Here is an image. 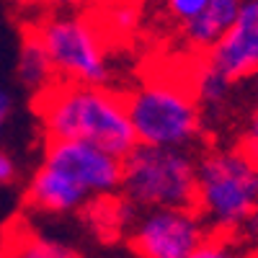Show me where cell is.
<instances>
[{"label": "cell", "instance_id": "obj_8", "mask_svg": "<svg viewBox=\"0 0 258 258\" xmlns=\"http://www.w3.org/2000/svg\"><path fill=\"white\" fill-rule=\"evenodd\" d=\"M204 59L232 83L253 78L258 70V0H240L235 21Z\"/></svg>", "mask_w": 258, "mask_h": 258}, {"label": "cell", "instance_id": "obj_17", "mask_svg": "<svg viewBox=\"0 0 258 258\" xmlns=\"http://www.w3.org/2000/svg\"><path fill=\"white\" fill-rule=\"evenodd\" d=\"M39 3L52 11H70V8H83L88 3H98V0H39Z\"/></svg>", "mask_w": 258, "mask_h": 258}, {"label": "cell", "instance_id": "obj_1", "mask_svg": "<svg viewBox=\"0 0 258 258\" xmlns=\"http://www.w3.org/2000/svg\"><path fill=\"white\" fill-rule=\"evenodd\" d=\"M34 111L44 124L47 140H83L116 158L137 145L124 93L103 85L54 78L34 93Z\"/></svg>", "mask_w": 258, "mask_h": 258}, {"label": "cell", "instance_id": "obj_5", "mask_svg": "<svg viewBox=\"0 0 258 258\" xmlns=\"http://www.w3.org/2000/svg\"><path fill=\"white\" fill-rule=\"evenodd\" d=\"M52 62L54 78L103 85L109 80L106 41L88 16L49 13L31 24Z\"/></svg>", "mask_w": 258, "mask_h": 258}, {"label": "cell", "instance_id": "obj_3", "mask_svg": "<svg viewBox=\"0 0 258 258\" xmlns=\"http://www.w3.org/2000/svg\"><path fill=\"white\" fill-rule=\"evenodd\" d=\"M124 103L140 145L191 147L202 140L204 116L191 78L145 80L137 91L124 93Z\"/></svg>", "mask_w": 258, "mask_h": 258}, {"label": "cell", "instance_id": "obj_15", "mask_svg": "<svg viewBox=\"0 0 258 258\" xmlns=\"http://www.w3.org/2000/svg\"><path fill=\"white\" fill-rule=\"evenodd\" d=\"M238 147L243 153H248L255 163H258V106L250 111L243 132H240V140H238Z\"/></svg>", "mask_w": 258, "mask_h": 258}, {"label": "cell", "instance_id": "obj_16", "mask_svg": "<svg viewBox=\"0 0 258 258\" xmlns=\"http://www.w3.org/2000/svg\"><path fill=\"white\" fill-rule=\"evenodd\" d=\"M11 181H16V163H13V158L8 153L0 150V186L11 183Z\"/></svg>", "mask_w": 258, "mask_h": 258}, {"label": "cell", "instance_id": "obj_22", "mask_svg": "<svg viewBox=\"0 0 258 258\" xmlns=\"http://www.w3.org/2000/svg\"><path fill=\"white\" fill-rule=\"evenodd\" d=\"M253 258H258V253H255V255H253Z\"/></svg>", "mask_w": 258, "mask_h": 258}, {"label": "cell", "instance_id": "obj_18", "mask_svg": "<svg viewBox=\"0 0 258 258\" xmlns=\"http://www.w3.org/2000/svg\"><path fill=\"white\" fill-rule=\"evenodd\" d=\"M240 232L245 235V238L253 243V245H258V209L250 214V217H248V222L240 227Z\"/></svg>", "mask_w": 258, "mask_h": 258}, {"label": "cell", "instance_id": "obj_12", "mask_svg": "<svg viewBox=\"0 0 258 258\" xmlns=\"http://www.w3.org/2000/svg\"><path fill=\"white\" fill-rule=\"evenodd\" d=\"M18 78L34 93L39 88H44L49 80H54L52 62H49L44 44H41V39L31 24L24 29V41H21V52H18Z\"/></svg>", "mask_w": 258, "mask_h": 258}, {"label": "cell", "instance_id": "obj_14", "mask_svg": "<svg viewBox=\"0 0 258 258\" xmlns=\"http://www.w3.org/2000/svg\"><path fill=\"white\" fill-rule=\"evenodd\" d=\"M204 6H207V0H165L168 16L173 21H178L181 26L186 24V21H191L194 16H199Z\"/></svg>", "mask_w": 258, "mask_h": 258}, {"label": "cell", "instance_id": "obj_11", "mask_svg": "<svg viewBox=\"0 0 258 258\" xmlns=\"http://www.w3.org/2000/svg\"><path fill=\"white\" fill-rule=\"evenodd\" d=\"M0 258H83L73 248L41 238L26 225H8L0 240Z\"/></svg>", "mask_w": 258, "mask_h": 258}, {"label": "cell", "instance_id": "obj_7", "mask_svg": "<svg viewBox=\"0 0 258 258\" xmlns=\"http://www.w3.org/2000/svg\"><path fill=\"white\" fill-rule=\"evenodd\" d=\"M44 163L68 173L91 197H106L121 181V158L83 140H47Z\"/></svg>", "mask_w": 258, "mask_h": 258}, {"label": "cell", "instance_id": "obj_10", "mask_svg": "<svg viewBox=\"0 0 258 258\" xmlns=\"http://www.w3.org/2000/svg\"><path fill=\"white\" fill-rule=\"evenodd\" d=\"M240 0H207L199 16L183 24V39L194 52L207 54L238 16Z\"/></svg>", "mask_w": 258, "mask_h": 258}, {"label": "cell", "instance_id": "obj_9", "mask_svg": "<svg viewBox=\"0 0 258 258\" xmlns=\"http://www.w3.org/2000/svg\"><path fill=\"white\" fill-rule=\"evenodd\" d=\"M88 199H91V194L78 181H73L68 173H62L59 168H54L49 163L41 165L26 186V204L44 214L75 212Z\"/></svg>", "mask_w": 258, "mask_h": 258}, {"label": "cell", "instance_id": "obj_13", "mask_svg": "<svg viewBox=\"0 0 258 258\" xmlns=\"http://www.w3.org/2000/svg\"><path fill=\"white\" fill-rule=\"evenodd\" d=\"M188 258H245V253L240 250V243L235 240V235L212 232Z\"/></svg>", "mask_w": 258, "mask_h": 258}, {"label": "cell", "instance_id": "obj_2", "mask_svg": "<svg viewBox=\"0 0 258 258\" xmlns=\"http://www.w3.org/2000/svg\"><path fill=\"white\" fill-rule=\"evenodd\" d=\"M194 209L212 232L238 235L258 209V163L232 147H209L197 158Z\"/></svg>", "mask_w": 258, "mask_h": 258}, {"label": "cell", "instance_id": "obj_6", "mask_svg": "<svg viewBox=\"0 0 258 258\" xmlns=\"http://www.w3.org/2000/svg\"><path fill=\"white\" fill-rule=\"evenodd\" d=\"M209 235L194 207H153L135 220L129 245L137 258H188Z\"/></svg>", "mask_w": 258, "mask_h": 258}, {"label": "cell", "instance_id": "obj_21", "mask_svg": "<svg viewBox=\"0 0 258 258\" xmlns=\"http://www.w3.org/2000/svg\"><path fill=\"white\" fill-rule=\"evenodd\" d=\"M13 3H18V6H31V3H39V0H13Z\"/></svg>", "mask_w": 258, "mask_h": 258}, {"label": "cell", "instance_id": "obj_20", "mask_svg": "<svg viewBox=\"0 0 258 258\" xmlns=\"http://www.w3.org/2000/svg\"><path fill=\"white\" fill-rule=\"evenodd\" d=\"M250 83H253V93H255V98H258V70L253 73V78H250Z\"/></svg>", "mask_w": 258, "mask_h": 258}, {"label": "cell", "instance_id": "obj_19", "mask_svg": "<svg viewBox=\"0 0 258 258\" xmlns=\"http://www.w3.org/2000/svg\"><path fill=\"white\" fill-rule=\"evenodd\" d=\"M11 109H13L11 96L0 88V132H3V126H6V121H8V116H11Z\"/></svg>", "mask_w": 258, "mask_h": 258}, {"label": "cell", "instance_id": "obj_4", "mask_svg": "<svg viewBox=\"0 0 258 258\" xmlns=\"http://www.w3.org/2000/svg\"><path fill=\"white\" fill-rule=\"evenodd\" d=\"M121 197L135 209L194 207L197 155L191 147L135 145L121 158Z\"/></svg>", "mask_w": 258, "mask_h": 258}]
</instances>
